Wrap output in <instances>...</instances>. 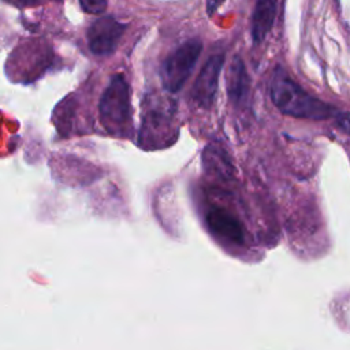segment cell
<instances>
[{
  "instance_id": "cell-1",
  "label": "cell",
  "mask_w": 350,
  "mask_h": 350,
  "mask_svg": "<svg viewBox=\"0 0 350 350\" xmlns=\"http://www.w3.org/2000/svg\"><path fill=\"white\" fill-rule=\"evenodd\" d=\"M269 94L275 107L287 116L323 120L338 113L335 107L301 88L282 66H278L272 72Z\"/></svg>"
},
{
  "instance_id": "cell-2",
  "label": "cell",
  "mask_w": 350,
  "mask_h": 350,
  "mask_svg": "<svg viewBox=\"0 0 350 350\" xmlns=\"http://www.w3.org/2000/svg\"><path fill=\"white\" fill-rule=\"evenodd\" d=\"M101 124L113 135H124L131 122L130 86L122 74L111 77L98 103Z\"/></svg>"
},
{
  "instance_id": "cell-3",
  "label": "cell",
  "mask_w": 350,
  "mask_h": 350,
  "mask_svg": "<svg viewBox=\"0 0 350 350\" xmlns=\"http://www.w3.org/2000/svg\"><path fill=\"white\" fill-rule=\"evenodd\" d=\"M202 44L197 38H191L178 46L161 64L160 79L163 88L168 93L179 92L193 74Z\"/></svg>"
},
{
  "instance_id": "cell-4",
  "label": "cell",
  "mask_w": 350,
  "mask_h": 350,
  "mask_svg": "<svg viewBox=\"0 0 350 350\" xmlns=\"http://www.w3.org/2000/svg\"><path fill=\"white\" fill-rule=\"evenodd\" d=\"M224 64V55L216 53L211 56L200 70L191 89V100L204 109H209L215 101L219 77Z\"/></svg>"
},
{
  "instance_id": "cell-5",
  "label": "cell",
  "mask_w": 350,
  "mask_h": 350,
  "mask_svg": "<svg viewBox=\"0 0 350 350\" xmlns=\"http://www.w3.org/2000/svg\"><path fill=\"white\" fill-rule=\"evenodd\" d=\"M126 26L112 16L96 19L88 30L90 51L97 56H108L115 52Z\"/></svg>"
},
{
  "instance_id": "cell-6",
  "label": "cell",
  "mask_w": 350,
  "mask_h": 350,
  "mask_svg": "<svg viewBox=\"0 0 350 350\" xmlns=\"http://www.w3.org/2000/svg\"><path fill=\"white\" fill-rule=\"evenodd\" d=\"M205 221L209 232L217 239L237 246L245 245V228L231 212L220 206H212L205 215Z\"/></svg>"
},
{
  "instance_id": "cell-7",
  "label": "cell",
  "mask_w": 350,
  "mask_h": 350,
  "mask_svg": "<svg viewBox=\"0 0 350 350\" xmlns=\"http://www.w3.org/2000/svg\"><path fill=\"white\" fill-rule=\"evenodd\" d=\"M276 15V0H257L252 16V38L254 44L265 40Z\"/></svg>"
},
{
  "instance_id": "cell-8",
  "label": "cell",
  "mask_w": 350,
  "mask_h": 350,
  "mask_svg": "<svg viewBox=\"0 0 350 350\" xmlns=\"http://www.w3.org/2000/svg\"><path fill=\"white\" fill-rule=\"evenodd\" d=\"M249 75L243 60L235 56L230 64L227 75V94L231 103L239 104L249 92Z\"/></svg>"
},
{
  "instance_id": "cell-9",
  "label": "cell",
  "mask_w": 350,
  "mask_h": 350,
  "mask_svg": "<svg viewBox=\"0 0 350 350\" xmlns=\"http://www.w3.org/2000/svg\"><path fill=\"white\" fill-rule=\"evenodd\" d=\"M204 168L208 174H213L221 179L232 176V165L226 150L217 145H206L202 152Z\"/></svg>"
},
{
  "instance_id": "cell-10",
  "label": "cell",
  "mask_w": 350,
  "mask_h": 350,
  "mask_svg": "<svg viewBox=\"0 0 350 350\" xmlns=\"http://www.w3.org/2000/svg\"><path fill=\"white\" fill-rule=\"evenodd\" d=\"M79 3L86 12L94 15L104 12L107 8V0H79Z\"/></svg>"
},
{
  "instance_id": "cell-11",
  "label": "cell",
  "mask_w": 350,
  "mask_h": 350,
  "mask_svg": "<svg viewBox=\"0 0 350 350\" xmlns=\"http://www.w3.org/2000/svg\"><path fill=\"white\" fill-rule=\"evenodd\" d=\"M226 0H206V12L212 15Z\"/></svg>"
},
{
  "instance_id": "cell-12",
  "label": "cell",
  "mask_w": 350,
  "mask_h": 350,
  "mask_svg": "<svg viewBox=\"0 0 350 350\" xmlns=\"http://www.w3.org/2000/svg\"><path fill=\"white\" fill-rule=\"evenodd\" d=\"M11 1H14L16 4H21V5H33V4H38L44 0H11Z\"/></svg>"
}]
</instances>
